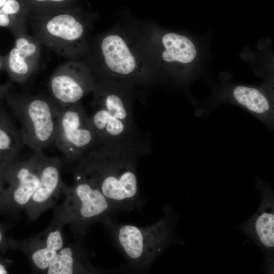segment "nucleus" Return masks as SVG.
Masks as SVG:
<instances>
[{"instance_id": "1", "label": "nucleus", "mask_w": 274, "mask_h": 274, "mask_svg": "<svg viewBox=\"0 0 274 274\" xmlns=\"http://www.w3.org/2000/svg\"><path fill=\"white\" fill-rule=\"evenodd\" d=\"M99 145L76 161L75 172L89 180L116 211L129 210L140 200L134 150Z\"/></svg>"}, {"instance_id": "2", "label": "nucleus", "mask_w": 274, "mask_h": 274, "mask_svg": "<svg viewBox=\"0 0 274 274\" xmlns=\"http://www.w3.org/2000/svg\"><path fill=\"white\" fill-rule=\"evenodd\" d=\"M72 186L64 184V198L56 208L53 219L68 224L78 237L86 235L89 226L104 221L115 209L101 192L83 176L75 172Z\"/></svg>"}, {"instance_id": "3", "label": "nucleus", "mask_w": 274, "mask_h": 274, "mask_svg": "<svg viewBox=\"0 0 274 274\" xmlns=\"http://www.w3.org/2000/svg\"><path fill=\"white\" fill-rule=\"evenodd\" d=\"M165 216L145 227L116 224L110 218L104 222L111 231L118 247L130 265L142 271L148 268L169 245L173 237V223Z\"/></svg>"}, {"instance_id": "4", "label": "nucleus", "mask_w": 274, "mask_h": 274, "mask_svg": "<svg viewBox=\"0 0 274 274\" xmlns=\"http://www.w3.org/2000/svg\"><path fill=\"white\" fill-rule=\"evenodd\" d=\"M12 104L20 124L23 145L32 151L42 152L54 143V136L61 109L50 96L17 94Z\"/></svg>"}, {"instance_id": "5", "label": "nucleus", "mask_w": 274, "mask_h": 274, "mask_svg": "<svg viewBox=\"0 0 274 274\" xmlns=\"http://www.w3.org/2000/svg\"><path fill=\"white\" fill-rule=\"evenodd\" d=\"M31 18H27V26L33 35L57 55L74 58L82 48L85 25L74 15L62 12Z\"/></svg>"}, {"instance_id": "6", "label": "nucleus", "mask_w": 274, "mask_h": 274, "mask_svg": "<svg viewBox=\"0 0 274 274\" xmlns=\"http://www.w3.org/2000/svg\"><path fill=\"white\" fill-rule=\"evenodd\" d=\"M90 117L98 145L124 146L132 130L130 108L115 93L95 92Z\"/></svg>"}, {"instance_id": "7", "label": "nucleus", "mask_w": 274, "mask_h": 274, "mask_svg": "<svg viewBox=\"0 0 274 274\" xmlns=\"http://www.w3.org/2000/svg\"><path fill=\"white\" fill-rule=\"evenodd\" d=\"M54 144L70 161H76L98 146L90 117L80 102L61 109Z\"/></svg>"}, {"instance_id": "8", "label": "nucleus", "mask_w": 274, "mask_h": 274, "mask_svg": "<svg viewBox=\"0 0 274 274\" xmlns=\"http://www.w3.org/2000/svg\"><path fill=\"white\" fill-rule=\"evenodd\" d=\"M45 154L32 152L13 161L8 172L10 186L3 194V203L14 211L25 209L40 181L41 165Z\"/></svg>"}, {"instance_id": "9", "label": "nucleus", "mask_w": 274, "mask_h": 274, "mask_svg": "<svg viewBox=\"0 0 274 274\" xmlns=\"http://www.w3.org/2000/svg\"><path fill=\"white\" fill-rule=\"evenodd\" d=\"M50 96L60 109L80 102L94 87L86 66L72 60L62 64L52 74L48 83Z\"/></svg>"}, {"instance_id": "10", "label": "nucleus", "mask_w": 274, "mask_h": 274, "mask_svg": "<svg viewBox=\"0 0 274 274\" xmlns=\"http://www.w3.org/2000/svg\"><path fill=\"white\" fill-rule=\"evenodd\" d=\"M62 165L58 158L44 155L39 185L25 209L30 221L36 220L53 206L60 195L64 185L61 178Z\"/></svg>"}, {"instance_id": "11", "label": "nucleus", "mask_w": 274, "mask_h": 274, "mask_svg": "<svg viewBox=\"0 0 274 274\" xmlns=\"http://www.w3.org/2000/svg\"><path fill=\"white\" fill-rule=\"evenodd\" d=\"M62 225L53 219L48 228L41 233L30 239L22 241L17 246L25 253L33 267L45 271L64 246V239Z\"/></svg>"}, {"instance_id": "12", "label": "nucleus", "mask_w": 274, "mask_h": 274, "mask_svg": "<svg viewBox=\"0 0 274 274\" xmlns=\"http://www.w3.org/2000/svg\"><path fill=\"white\" fill-rule=\"evenodd\" d=\"M15 37L14 47L4 59V64L13 79L23 84L39 67L42 44L34 35L27 32Z\"/></svg>"}, {"instance_id": "13", "label": "nucleus", "mask_w": 274, "mask_h": 274, "mask_svg": "<svg viewBox=\"0 0 274 274\" xmlns=\"http://www.w3.org/2000/svg\"><path fill=\"white\" fill-rule=\"evenodd\" d=\"M257 187L261 196L260 207L242 228L264 251L271 253L274 247L273 195L271 189L260 181Z\"/></svg>"}, {"instance_id": "14", "label": "nucleus", "mask_w": 274, "mask_h": 274, "mask_svg": "<svg viewBox=\"0 0 274 274\" xmlns=\"http://www.w3.org/2000/svg\"><path fill=\"white\" fill-rule=\"evenodd\" d=\"M104 270L94 266L84 249L78 245L63 247L46 271L47 274L97 273Z\"/></svg>"}, {"instance_id": "15", "label": "nucleus", "mask_w": 274, "mask_h": 274, "mask_svg": "<svg viewBox=\"0 0 274 274\" xmlns=\"http://www.w3.org/2000/svg\"><path fill=\"white\" fill-rule=\"evenodd\" d=\"M100 50L106 65L113 72L127 75L134 71L135 59L125 41L119 36L105 37L101 42Z\"/></svg>"}, {"instance_id": "16", "label": "nucleus", "mask_w": 274, "mask_h": 274, "mask_svg": "<svg viewBox=\"0 0 274 274\" xmlns=\"http://www.w3.org/2000/svg\"><path fill=\"white\" fill-rule=\"evenodd\" d=\"M235 104L251 113L269 127L273 124L272 102L259 90L245 86H237L232 91Z\"/></svg>"}, {"instance_id": "17", "label": "nucleus", "mask_w": 274, "mask_h": 274, "mask_svg": "<svg viewBox=\"0 0 274 274\" xmlns=\"http://www.w3.org/2000/svg\"><path fill=\"white\" fill-rule=\"evenodd\" d=\"M165 50L162 53L164 60L186 63L192 61L196 55L192 42L187 38L175 33H168L162 38Z\"/></svg>"}, {"instance_id": "18", "label": "nucleus", "mask_w": 274, "mask_h": 274, "mask_svg": "<svg viewBox=\"0 0 274 274\" xmlns=\"http://www.w3.org/2000/svg\"><path fill=\"white\" fill-rule=\"evenodd\" d=\"M22 145L20 130L14 127L4 128L0 125V150L10 151L16 154Z\"/></svg>"}, {"instance_id": "19", "label": "nucleus", "mask_w": 274, "mask_h": 274, "mask_svg": "<svg viewBox=\"0 0 274 274\" xmlns=\"http://www.w3.org/2000/svg\"><path fill=\"white\" fill-rule=\"evenodd\" d=\"M20 4L17 0H7L1 10L5 14L15 16L20 11Z\"/></svg>"}, {"instance_id": "20", "label": "nucleus", "mask_w": 274, "mask_h": 274, "mask_svg": "<svg viewBox=\"0 0 274 274\" xmlns=\"http://www.w3.org/2000/svg\"><path fill=\"white\" fill-rule=\"evenodd\" d=\"M8 273V270L7 267L4 264L0 261V274H6Z\"/></svg>"}, {"instance_id": "21", "label": "nucleus", "mask_w": 274, "mask_h": 274, "mask_svg": "<svg viewBox=\"0 0 274 274\" xmlns=\"http://www.w3.org/2000/svg\"><path fill=\"white\" fill-rule=\"evenodd\" d=\"M4 241V235L3 229L0 227V247Z\"/></svg>"}, {"instance_id": "22", "label": "nucleus", "mask_w": 274, "mask_h": 274, "mask_svg": "<svg viewBox=\"0 0 274 274\" xmlns=\"http://www.w3.org/2000/svg\"><path fill=\"white\" fill-rule=\"evenodd\" d=\"M37 2H62L65 0H34Z\"/></svg>"}, {"instance_id": "23", "label": "nucleus", "mask_w": 274, "mask_h": 274, "mask_svg": "<svg viewBox=\"0 0 274 274\" xmlns=\"http://www.w3.org/2000/svg\"><path fill=\"white\" fill-rule=\"evenodd\" d=\"M4 66H5L4 60V59H2L0 58V69L2 68Z\"/></svg>"}, {"instance_id": "24", "label": "nucleus", "mask_w": 274, "mask_h": 274, "mask_svg": "<svg viewBox=\"0 0 274 274\" xmlns=\"http://www.w3.org/2000/svg\"><path fill=\"white\" fill-rule=\"evenodd\" d=\"M7 0H0V7H3Z\"/></svg>"}, {"instance_id": "25", "label": "nucleus", "mask_w": 274, "mask_h": 274, "mask_svg": "<svg viewBox=\"0 0 274 274\" xmlns=\"http://www.w3.org/2000/svg\"><path fill=\"white\" fill-rule=\"evenodd\" d=\"M1 151H3V150H0V156H1Z\"/></svg>"}, {"instance_id": "26", "label": "nucleus", "mask_w": 274, "mask_h": 274, "mask_svg": "<svg viewBox=\"0 0 274 274\" xmlns=\"http://www.w3.org/2000/svg\"><path fill=\"white\" fill-rule=\"evenodd\" d=\"M0 189H1V187H0Z\"/></svg>"}]
</instances>
